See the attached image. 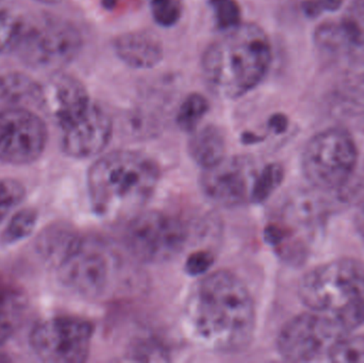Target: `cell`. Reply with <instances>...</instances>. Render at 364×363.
<instances>
[{
	"label": "cell",
	"instance_id": "1",
	"mask_svg": "<svg viewBox=\"0 0 364 363\" xmlns=\"http://www.w3.org/2000/svg\"><path fill=\"white\" fill-rule=\"evenodd\" d=\"M183 317L193 341L213 353H240L254 338V300L245 283L229 271L211 273L193 285Z\"/></svg>",
	"mask_w": 364,
	"mask_h": 363
},
{
	"label": "cell",
	"instance_id": "37",
	"mask_svg": "<svg viewBox=\"0 0 364 363\" xmlns=\"http://www.w3.org/2000/svg\"><path fill=\"white\" fill-rule=\"evenodd\" d=\"M36 1L41 2L43 4H47V6H53V4H59L61 0H36Z\"/></svg>",
	"mask_w": 364,
	"mask_h": 363
},
{
	"label": "cell",
	"instance_id": "35",
	"mask_svg": "<svg viewBox=\"0 0 364 363\" xmlns=\"http://www.w3.org/2000/svg\"><path fill=\"white\" fill-rule=\"evenodd\" d=\"M355 226H356L357 232L364 238V198L361 200L360 204L357 207L356 213H355Z\"/></svg>",
	"mask_w": 364,
	"mask_h": 363
},
{
	"label": "cell",
	"instance_id": "34",
	"mask_svg": "<svg viewBox=\"0 0 364 363\" xmlns=\"http://www.w3.org/2000/svg\"><path fill=\"white\" fill-rule=\"evenodd\" d=\"M288 119H287L286 115L282 114V113H276V114L272 115V117H269V129L273 130L275 134H284L287 128H288Z\"/></svg>",
	"mask_w": 364,
	"mask_h": 363
},
{
	"label": "cell",
	"instance_id": "33",
	"mask_svg": "<svg viewBox=\"0 0 364 363\" xmlns=\"http://www.w3.org/2000/svg\"><path fill=\"white\" fill-rule=\"evenodd\" d=\"M214 262V257L209 251H197L186 260V269L193 276L205 274Z\"/></svg>",
	"mask_w": 364,
	"mask_h": 363
},
{
	"label": "cell",
	"instance_id": "12",
	"mask_svg": "<svg viewBox=\"0 0 364 363\" xmlns=\"http://www.w3.org/2000/svg\"><path fill=\"white\" fill-rule=\"evenodd\" d=\"M257 173L250 158H225L220 163L203 170L201 189L211 202L235 208L250 202Z\"/></svg>",
	"mask_w": 364,
	"mask_h": 363
},
{
	"label": "cell",
	"instance_id": "4",
	"mask_svg": "<svg viewBox=\"0 0 364 363\" xmlns=\"http://www.w3.org/2000/svg\"><path fill=\"white\" fill-rule=\"evenodd\" d=\"M55 269L66 289L97 300L114 291L123 271V259L106 241L79 234Z\"/></svg>",
	"mask_w": 364,
	"mask_h": 363
},
{
	"label": "cell",
	"instance_id": "13",
	"mask_svg": "<svg viewBox=\"0 0 364 363\" xmlns=\"http://www.w3.org/2000/svg\"><path fill=\"white\" fill-rule=\"evenodd\" d=\"M61 130L62 151L70 157L85 159L100 155L108 146L113 121L104 108L92 102L85 114Z\"/></svg>",
	"mask_w": 364,
	"mask_h": 363
},
{
	"label": "cell",
	"instance_id": "5",
	"mask_svg": "<svg viewBox=\"0 0 364 363\" xmlns=\"http://www.w3.org/2000/svg\"><path fill=\"white\" fill-rule=\"evenodd\" d=\"M358 163V148L350 132L331 128L312 136L301 155L306 180L320 191L340 190L348 183Z\"/></svg>",
	"mask_w": 364,
	"mask_h": 363
},
{
	"label": "cell",
	"instance_id": "15",
	"mask_svg": "<svg viewBox=\"0 0 364 363\" xmlns=\"http://www.w3.org/2000/svg\"><path fill=\"white\" fill-rule=\"evenodd\" d=\"M113 50L126 65L136 70H149L161 63L164 47L161 40L151 31L127 32L113 40Z\"/></svg>",
	"mask_w": 364,
	"mask_h": 363
},
{
	"label": "cell",
	"instance_id": "17",
	"mask_svg": "<svg viewBox=\"0 0 364 363\" xmlns=\"http://www.w3.org/2000/svg\"><path fill=\"white\" fill-rule=\"evenodd\" d=\"M333 112L346 119H364V68H350L331 93Z\"/></svg>",
	"mask_w": 364,
	"mask_h": 363
},
{
	"label": "cell",
	"instance_id": "10",
	"mask_svg": "<svg viewBox=\"0 0 364 363\" xmlns=\"http://www.w3.org/2000/svg\"><path fill=\"white\" fill-rule=\"evenodd\" d=\"M94 328L74 315H57L38 322L29 336L38 359L49 363H81L89 357Z\"/></svg>",
	"mask_w": 364,
	"mask_h": 363
},
{
	"label": "cell",
	"instance_id": "6",
	"mask_svg": "<svg viewBox=\"0 0 364 363\" xmlns=\"http://www.w3.org/2000/svg\"><path fill=\"white\" fill-rule=\"evenodd\" d=\"M299 296L312 311L336 313L364 300V264L342 258L312 269L301 277Z\"/></svg>",
	"mask_w": 364,
	"mask_h": 363
},
{
	"label": "cell",
	"instance_id": "26",
	"mask_svg": "<svg viewBox=\"0 0 364 363\" xmlns=\"http://www.w3.org/2000/svg\"><path fill=\"white\" fill-rule=\"evenodd\" d=\"M25 196L23 183L8 177H0V224L18 208Z\"/></svg>",
	"mask_w": 364,
	"mask_h": 363
},
{
	"label": "cell",
	"instance_id": "23",
	"mask_svg": "<svg viewBox=\"0 0 364 363\" xmlns=\"http://www.w3.org/2000/svg\"><path fill=\"white\" fill-rule=\"evenodd\" d=\"M209 110V102L199 93H191L181 102L176 114V123L181 130L192 134L197 129Z\"/></svg>",
	"mask_w": 364,
	"mask_h": 363
},
{
	"label": "cell",
	"instance_id": "25",
	"mask_svg": "<svg viewBox=\"0 0 364 363\" xmlns=\"http://www.w3.org/2000/svg\"><path fill=\"white\" fill-rule=\"evenodd\" d=\"M214 23L220 31H228L242 23V10L237 0H209Z\"/></svg>",
	"mask_w": 364,
	"mask_h": 363
},
{
	"label": "cell",
	"instance_id": "32",
	"mask_svg": "<svg viewBox=\"0 0 364 363\" xmlns=\"http://www.w3.org/2000/svg\"><path fill=\"white\" fill-rule=\"evenodd\" d=\"M343 0H305L301 4L303 12L310 18H316L326 12H335L341 8Z\"/></svg>",
	"mask_w": 364,
	"mask_h": 363
},
{
	"label": "cell",
	"instance_id": "29",
	"mask_svg": "<svg viewBox=\"0 0 364 363\" xmlns=\"http://www.w3.org/2000/svg\"><path fill=\"white\" fill-rule=\"evenodd\" d=\"M340 23L355 44L364 47V0H353Z\"/></svg>",
	"mask_w": 364,
	"mask_h": 363
},
{
	"label": "cell",
	"instance_id": "7",
	"mask_svg": "<svg viewBox=\"0 0 364 363\" xmlns=\"http://www.w3.org/2000/svg\"><path fill=\"white\" fill-rule=\"evenodd\" d=\"M82 46V34L74 23L50 16L23 28L15 50L28 66L57 70L74 61Z\"/></svg>",
	"mask_w": 364,
	"mask_h": 363
},
{
	"label": "cell",
	"instance_id": "30",
	"mask_svg": "<svg viewBox=\"0 0 364 363\" xmlns=\"http://www.w3.org/2000/svg\"><path fill=\"white\" fill-rule=\"evenodd\" d=\"M151 13L160 27H174L181 21L182 4L179 0H151Z\"/></svg>",
	"mask_w": 364,
	"mask_h": 363
},
{
	"label": "cell",
	"instance_id": "27",
	"mask_svg": "<svg viewBox=\"0 0 364 363\" xmlns=\"http://www.w3.org/2000/svg\"><path fill=\"white\" fill-rule=\"evenodd\" d=\"M328 359L338 363H364V336H346L336 343Z\"/></svg>",
	"mask_w": 364,
	"mask_h": 363
},
{
	"label": "cell",
	"instance_id": "24",
	"mask_svg": "<svg viewBox=\"0 0 364 363\" xmlns=\"http://www.w3.org/2000/svg\"><path fill=\"white\" fill-rule=\"evenodd\" d=\"M284 170L280 164L269 163L257 173L250 202H263L278 189L284 180Z\"/></svg>",
	"mask_w": 364,
	"mask_h": 363
},
{
	"label": "cell",
	"instance_id": "11",
	"mask_svg": "<svg viewBox=\"0 0 364 363\" xmlns=\"http://www.w3.org/2000/svg\"><path fill=\"white\" fill-rule=\"evenodd\" d=\"M48 141L46 124L27 108L0 110V162L26 166L44 153Z\"/></svg>",
	"mask_w": 364,
	"mask_h": 363
},
{
	"label": "cell",
	"instance_id": "18",
	"mask_svg": "<svg viewBox=\"0 0 364 363\" xmlns=\"http://www.w3.org/2000/svg\"><path fill=\"white\" fill-rule=\"evenodd\" d=\"M42 85L23 72H10L0 75V110L25 108L28 104H38Z\"/></svg>",
	"mask_w": 364,
	"mask_h": 363
},
{
	"label": "cell",
	"instance_id": "20",
	"mask_svg": "<svg viewBox=\"0 0 364 363\" xmlns=\"http://www.w3.org/2000/svg\"><path fill=\"white\" fill-rule=\"evenodd\" d=\"M78 234V232L65 224L48 226L36 239V251L45 262L55 268Z\"/></svg>",
	"mask_w": 364,
	"mask_h": 363
},
{
	"label": "cell",
	"instance_id": "36",
	"mask_svg": "<svg viewBox=\"0 0 364 363\" xmlns=\"http://www.w3.org/2000/svg\"><path fill=\"white\" fill-rule=\"evenodd\" d=\"M119 0H102V6L108 11H112L119 4Z\"/></svg>",
	"mask_w": 364,
	"mask_h": 363
},
{
	"label": "cell",
	"instance_id": "2",
	"mask_svg": "<svg viewBox=\"0 0 364 363\" xmlns=\"http://www.w3.org/2000/svg\"><path fill=\"white\" fill-rule=\"evenodd\" d=\"M273 60L269 36L260 26L242 23L212 40L200 60L209 91L222 99H237L267 77Z\"/></svg>",
	"mask_w": 364,
	"mask_h": 363
},
{
	"label": "cell",
	"instance_id": "28",
	"mask_svg": "<svg viewBox=\"0 0 364 363\" xmlns=\"http://www.w3.org/2000/svg\"><path fill=\"white\" fill-rule=\"evenodd\" d=\"M23 21L10 11L0 10V55L15 50L23 33Z\"/></svg>",
	"mask_w": 364,
	"mask_h": 363
},
{
	"label": "cell",
	"instance_id": "14",
	"mask_svg": "<svg viewBox=\"0 0 364 363\" xmlns=\"http://www.w3.org/2000/svg\"><path fill=\"white\" fill-rule=\"evenodd\" d=\"M91 104L87 87L72 75L55 72L42 85L38 104L60 128L85 114Z\"/></svg>",
	"mask_w": 364,
	"mask_h": 363
},
{
	"label": "cell",
	"instance_id": "31",
	"mask_svg": "<svg viewBox=\"0 0 364 363\" xmlns=\"http://www.w3.org/2000/svg\"><path fill=\"white\" fill-rule=\"evenodd\" d=\"M331 313L336 315L346 334L350 335L364 324V300L352 303L340 310Z\"/></svg>",
	"mask_w": 364,
	"mask_h": 363
},
{
	"label": "cell",
	"instance_id": "16",
	"mask_svg": "<svg viewBox=\"0 0 364 363\" xmlns=\"http://www.w3.org/2000/svg\"><path fill=\"white\" fill-rule=\"evenodd\" d=\"M314 36L316 49L327 61L356 64L364 53H361L364 47L350 40L341 23H322L316 28Z\"/></svg>",
	"mask_w": 364,
	"mask_h": 363
},
{
	"label": "cell",
	"instance_id": "3",
	"mask_svg": "<svg viewBox=\"0 0 364 363\" xmlns=\"http://www.w3.org/2000/svg\"><path fill=\"white\" fill-rule=\"evenodd\" d=\"M159 178L157 163L144 153L115 151L102 156L87 173L92 209L107 221H129L146 206Z\"/></svg>",
	"mask_w": 364,
	"mask_h": 363
},
{
	"label": "cell",
	"instance_id": "8",
	"mask_svg": "<svg viewBox=\"0 0 364 363\" xmlns=\"http://www.w3.org/2000/svg\"><path fill=\"white\" fill-rule=\"evenodd\" d=\"M188 237L179 217L162 211H141L127 221L124 243L139 261L162 264L181 253Z\"/></svg>",
	"mask_w": 364,
	"mask_h": 363
},
{
	"label": "cell",
	"instance_id": "9",
	"mask_svg": "<svg viewBox=\"0 0 364 363\" xmlns=\"http://www.w3.org/2000/svg\"><path fill=\"white\" fill-rule=\"evenodd\" d=\"M346 336L333 313L311 310L282 326L277 337L278 353L287 362H318L328 356L336 343Z\"/></svg>",
	"mask_w": 364,
	"mask_h": 363
},
{
	"label": "cell",
	"instance_id": "22",
	"mask_svg": "<svg viewBox=\"0 0 364 363\" xmlns=\"http://www.w3.org/2000/svg\"><path fill=\"white\" fill-rule=\"evenodd\" d=\"M38 223V212L33 208L19 209L11 215L4 229L2 230L0 241L10 245L19 242L29 237Z\"/></svg>",
	"mask_w": 364,
	"mask_h": 363
},
{
	"label": "cell",
	"instance_id": "21",
	"mask_svg": "<svg viewBox=\"0 0 364 363\" xmlns=\"http://www.w3.org/2000/svg\"><path fill=\"white\" fill-rule=\"evenodd\" d=\"M23 294L10 288H0V345L16 332L25 313Z\"/></svg>",
	"mask_w": 364,
	"mask_h": 363
},
{
	"label": "cell",
	"instance_id": "19",
	"mask_svg": "<svg viewBox=\"0 0 364 363\" xmlns=\"http://www.w3.org/2000/svg\"><path fill=\"white\" fill-rule=\"evenodd\" d=\"M188 151L191 158L203 170L211 168L226 158L224 134L214 125L194 130L188 141Z\"/></svg>",
	"mask_w": 364,
	"mask_h": 363
}]
</instances>
